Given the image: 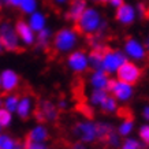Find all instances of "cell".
<instances>
[{
    "mask_svg": "<svg viewBox=\"0 0 149 149\" xmlns=\"http://www.w3.org/2000/svg\"><path fill=\"white\" fill-rule=\"evenodd\" d=\"M75 25L78 32L89 37L101 34L107 29V21L104 19L101 11L95 6H88Z\"/></svg>",
    "mask_w": 149,
    "mask_h": 149,
    "instance_id": "obj_1",
    "label": "cell"
},
{
    "mask_svg": "<svg viewBox=\"0 0 149 149\" xmlns=\"http://www.w3.org/2000/svg\"><path fill=\"white\" fill-rule=\"evenodd\" d=\"M79 45V32L75 27H60L54 34L52 48L60 55H68Z\"/></svg>",
    "mask_w": 149,
    "mask_h": 149,
    "instance_id": "obj_2",
    "label": "cell"
},
{
    "mask_svg": "<svg viewBox=\"0 0 149 149\" xmlns=\"http://www.w3.org/2000/svg\"><path fill=\"white\" fill-rule=\"evenodd\" d=\"M71 133L72 136L75 137V140L81 141V142H84L86 145L99 141V138H97V122L92 120V119L78 120L72 126Z\"/></svg>",
    "mask_w": 149,
    "mask_h": 149,
    "instance_id": "obj_3",
    "label": "cell"
},
{
    "mask_svg": "<svg viewBox=\"0 0 149 149\" xmlns=\"http://www.w3.org/2000/svg\"><path fill=\"white\" fill-rule=\"evenodd\" d=\"M127 56L123 52V49H105L103 54V63H101V70L109 74V75H116L118 70L126 63Z\"/></svg>",
    "mask_w": 149,
    "mask_h": 149,
    "instance_id": "obj_4",
    "label": "cell"
},
{
    "mask_svg": "<svg viewBox=\"0 0 149 149\" xmlns=\"http://www.w3.org/2000/svg\"><path fill=\"white\" fill-rule=\"evenodd\" d=\"M123 52L126 54L127 59L136 63H141L148 58V48L144 41H141L137 37H127L123 42Z\"/></svg>",
    "mask_w": 149,
    "mask_h": 149,
    "instance_id": "obj_5",
    "label": "cell"
},
{
    "mask_svg": "<svg viewBox=\"0 0 149 149\" xmlns=\"http://www.w3.org/2000/svg\"><path fill=\"white\" fill-rule=\"evenodd\" d=\"M107 91L109 92V95L113 96L119 101V104L130 103L131 100L134 99V95H136L134 85L127 84L125 81H120L118 78H111Z\"/></svg>",
    "mask_w": 149,
    "mask_h": 149,
    "instance_id": "obj_6",
    "label": "cell"
},
{
    "mask_svg": "<svg viewBox=\"0 0 149 149\" xmlns=\"http://www.w3.org/2000/svg\"><path fill=\"white\" fill-rule=\"evenodd\" d=\"M0 38L4 45V49L8 52H17L22 45L18 33H17V29H15V25H13L8 21L0 23Z\"/></svg>",
    "mask_w": 149,
    "mask_h": 149,
    "instance_id": "obj_7",
    "label": "cell"
},
{
    "mask_svg": "<svg viewBox=\"0 0 149 149\" xmlns=\"http://www.w3.org/2000/svg\"><path fill=\"white\" fill-rule=\"evenodd\" d=\"M66 66L74 74H85L91 66H89V55L84 49H74L67 55L66 58Z\"/></svg>",
    "mask_w": 149,
    "mask_h": 149,
    "instance_id": "obj_8",
    "label": "cell"
},
{
    "mask_svg": "<svg viewBox=\"0 0 149 149\" xmlns=\"http://www.w3.org/2000/svg\"><path fill=\"white\" fill-rule=\"evenodd\" d=\"M141 77H142V68L140 67L138 63L131 62V60H127L126 63L123 64L116 72L118 79L125 81V82H127V84H131V85L138 84Z\"/></svg>",
    "mask_w": 149,
    "mask_h": 149,
    "instance_id": "obj_9",
    "label": "cell"
},
{
    "mask_svg": "<svg viewBox=\"0 0 149 149\" xmlns=\"http://www.w3.org/2000/svg\"><path fill=\"white\" fill-rule=\"evenodd\" d=\"M137 18H138L137 7L131 3L125 1L119 8L115 10V19L122 26H131L133 23H136Z\"/></svg>",
    "mask_w": 149,
    "mask_h": 149,
    "instance_id": "obj_10",
    "label": "cell"
},
{
    "mask_svg": "<svg viewBox=\"0 0 149 149\" xmlns=\"http://www.w3.org/2000/svg\"><path fill=\"white\" fill-rule=\"evenodd\" d=\"M34 116L38 122L47 120V122H55L59 118L58 105L51 100H42L37 111H34Z\"/></svg>",
    "mask_w": 149,
    "mask_h": 149,
    "instance_id": "obj_11",
    "label": "cell"
},
{
    "mask_svg": "<svg viewBox=\"0 0 149 149\" xmlns=\"http://www.w3.org/2000/svg\"><path fill=\"white\" fill-rule=\"evenodd\" d=\"M0 78H1L0 89L6 93H14V91H17L19 84H21L19 74L13 68H4L0 72Z\"/></svg>",
    "mask_w": 149,
    "mask_h": 149,
    "instance_id": "obj_12",
    "label": "cell"
},
{
    "mask_svg": "<svg viewBox=\"0 0 149 149\" xmlns=\"http://www.w3.org/2000/svg\"><path fill=\"white\" fill-rule=\"evenodd\" d=\"M15 29H17V33H18L19 40L22 42V45H25V47L36 45L37 33L30 27V25L27 23V21H25V19H18L17 23H15Z\"/></svg>",
    "mask_w": 149,
    "mask_h": 149,
    "instance_id": "obj_13",
    "label": "cell"
},
{
    "mask_svg": "<svg viewBox=\"0 0 149 149\" xmlns=\"http://www.w3.org/2000/svg\"><path fill=\"white\" fill-rule=\"evenodd\" d=\"M109 81H111V75L107 74L101 68L92 70V72L89 74V78H88L89 86H91L92 89H104V91H107L109 85Z\"/></svg>",
    "mask_w": 149,
    "mask_h": 149,
    "instance_id": "obj_14",
    "label": "cell"
},
{
    "mask_svg": "<svg viewBox=\"0 0 149 149\" xmlns=\"http://www.w3.org/2000/svg\"><path fill=\"white\" fill-rule=\"evenodd\" d=\"M34 107H36V101L30 95H23L19 97V104L17 108V115L21 119H29L34 113Z\"/></svg>",
    "mask_w": 149,
    "mask_h": 149,
    "instance_id": "obj_15",
    "label": "cell"
},
{
    "mask_svg": "<svg viewBox=\"0 0 149 149\" xmlns=\"http://www.w3.org/2000/svg\"><path fill=\"white\" fill-rule=\"evenodd\" d=\"M88 8V1L86 0H71L68 3V8L66 13V18L70 22L77 23V21L79 19L84 11Z\"/></svg>",
    "mask_w": 149,
    "mask_h": 149,
    "instance_id": "obj_16",
    "label": "cell"
},
{
    "mask_svg": "<svg viewBox=\"0 0 149 149\" xmlns=\"http://www.w3.org/2000/svg\"><path fill=\"white\" fill-rule=\"evenodd\" d=\"M49 138V130L44 123H37L36 126H33L30 131L27 133V140L34 141V142H47Z\"/></svg>",
    "mask_w": 149,
    "mask_h": 149,
    "instance_id": "obj_17",
    "label": "cell"
},
{
    "mask_svg": "<svg viewBox=\"0 0 149 149\" xmlns=\"http://www.w3.org/2000/svg\"><path fill=\"white\" fill-rule=\"evenodd\" d=\"M26 21L36 33H38L40 30H42V29H45L48 26V18H47L45 14L42 13V11H40V10H37L36 13L27 15Z\"/></svg>",
    "mask_w": 149,
    "mask_h": 149,
    "instance_id": "obj_18",
    "label": "cell"
},
{
    "mask_svg": "<svg viewBox=\"0 0 149 149\" xmlns=\"http://www.w3.org/2000/svg\"><path fill=\"white\" fill-rule=\"evenodd\" d=\"M115 130H116V133L122 137V138L133 136V133L136 130V120L131 116L123 118L122 120L119 122V125L115 127Z\"/></svg>",
    "mask_w": 149,
    "mask_h": 149,
    "instance_id": "obj_19",
    "label": "cell"
},
{
    "mask_svg": "<svg viewBox=\"0 0 149 149\" xmlns=\"http://www.w3.org/2000/svg\"><path fill=\"white\" fill-rule=\"evenodd\" d=\"M0 149H25V142L15 140L7 133H0Z\"/></svg>",
    "mask_w": 149,
    "mask_h": 149,
    "instance_id": "obj_20",
    "label": "cell"
},
{
    "mask_svg": "<svg viewBox=\"0 0 149 149\" xmlns=\"http://www.w3.org/2000/svg\"><path fill=\"white\" fill-rule=\"evenodd\" d=\"M52 38H54V32L51 27L47 26L45 29H42L40 32L37 33L36 37V45L40 48V49H45L48 48L51 42H52Z\"/></svg>",
    "mask_w": 149,
    "mask_h": 149,
    "instance_id": "obj_21",
    "label": "cell"
},
{
    "mask_svg": "<svg viewBox=\"0 0 149 149\" xmlns=\"http://www.w3.org/2000/svg\"><path fill=\"white\" fill-rule=\"evenodd\" d=\"M109 96L108 91H104V89H92V92L89 93V97H88V101L92 107H96V108H100V105L104 103V100Z\"/></svg>",
    "mask_w": 149,
    "mask_h": 149,
    "instance_id": "obj_22",
    "label": "cell"
},
{
    "mask_svg": "<svg viewBox=\"0 0 149 149\" xmlns=\"http://www.w3.org/2000/svg\"><path fill=\"white\" fill-rule=\"evenodd\" d=\"M100 109L107 115H113L119 111V101H118L113 96L109 95L107 99L104 100V103L100 105Z\"/></svg>",
    "mask_w": 149,
    "mask_h": 149,
    "instance_id": "obj_23",
    "label": "cell"
},
{
    "mask_svg": "<svg viewBox=\"0 0 149 149\" xmlns=\"http://www.w3.org/2000/svg\"><path fill=\"white\" fill-rule=\"evenodd\" d=\"M115 130V127L111 122H107V120H101V122H97V138L99 141H105V138L108 137V134L111 131Z\"/></svg>",
    "mask_w": 149,
    "mask_h": 149,
    "instance_id": "obj_24",
    "label": "cell"
},
{
    "mask_svg": "<svg viewBox=\"0 0 149 149\" xmlns=\"http://www.w3.org/2000/svg\"><path fill=\"white\" fill-rule=\"evenodd\" d=\"M38 6H40L38 0H21L18 10L25 15H30L38 10Z\"/></svg>",
    "mask_w": 149,
    "mask_h": 149,
    "instance_id": "obj_25",
    "label": "cell"
},
{
    "mask_svg": "<svg viewBox=\"0 0 149 149\" xmlns=\"http://www.w3.org/2000/svg\"><path fill=\"white\" fill-rule=\"evenodd\" d=\"M18 104H19V96L15 95V93H7V96L3 97V107L6 109H8L10 112L13 113L17 112Z\"/></svg>",
    "mask_w": 149,
    "mask_h": 149,
    "instance_id": "obj_26",
    "label": "cell"
},
{
    "mask_svg": "<svg viewBox=\"0 0 149 149\" xmlns=\"http://www.w3.org/2000/svg\"><path fill=\"white\" fill-rule=\"evenodd\" d=\"M145 145L141 142L140 138L137 137H126L122 140V144H120V148L119 149H144Z\"/></svg>",
    "mask_w": 149,
    "mask_h": 149,
    "instance_id": "obj_27",
    "label": "cell"
},
{
    "mask_svg": "<svg viewBox=\"0 0 149 149\" xmlns=\"http://www.w3.org/2000/svg\"><path fill=\"white\" fill-rule=\"evenodd\" d=\"M103 51H95L92 49L89 52V66L92 70H99L101 68V63H103Z\"/></svg>",
    "mask_w": 149,
    "mask_h": 149,
    "instance_id": "obj_28",
    "label": "cell"
},
{
    "mask_svg": "<svg viewBox=\"0 0 149 149\" xmlns=\"http://www.w3.org/2000/svg\"><path fill=\"white\" fill-rule=\"evenodd\" d=\"M122 137L119 136L116 133V130H113V131H111L108 134V137L105 138V144H107V146L108 148H111V149H118V148H120V144H122Z\"/></svg>",
    "mask_w": 149,
    "mask_h": 149,
    "instance_id": "obj_29",
    "label": "cell"
},
{
    "mask_svg": "<svg viewBox=\"0 0 149 149\" xmlns=\"http://www.w3.org/2000/svg\"><path fill=\"white\" fill-rule=\"evenodd\" d=\"M14 122V113L10 112L8 109H6L4 107L0 108V126L3 129H7L13 125Z\"/></svg>",
    "mask_w": 149,
    "mask_h": 149,
    "instance_id": "obj_30",
    "label": "cell"
},
{
    "mask_svg": "<svg viewBox=\"0 0 149 149\" xmlns=\"http://www.w3.org/2000/svg\"><path fill=\"white\" fill-rule=\"evenodd\" d=\"M138 138L145 146H149V122L142 123L138 127Z\"/></svg>",
    "mask_w": 149,
    "mask_h": 149,
    "instance_id": "obj_31",
    "label": "cell"
},
{
    "mask_svg": "<svg viewBox=\"0 0 149 149\" xmlns=\"http://www.w3.org/2000/svg\"><path fill=\"white\" fill-rule=\"evenodd\" d=\"M89 44H91V48L95 51H105V44L101 40V36L100 34H96V36H91V40H89Z\"/></svg>",
    "mask_w": 149,
    "mask_h": 149,
    "instance_id": "obj_32",
    "label": "cell"
},
{
    "mask_svg": "<svg viewBox=\"0 0 149 149\" xmlns=\"http://www.w3.org/2000/svg\"><path fill=\"white\" fill-rule=\"evenodd\" d=\"M25 149H49L47 142H34V141H25Z\"/></svg>",
    "mask_w": 149,
    "mask_h": 149,
    "instance_id": "obj_33",
    "label": "cell"
},
{
    "mask_svg": "<svg viewBox=\"0 0 149 149\" xmlns=\"http://www.w3.org/2000/svg\"><path fill=\"white\" fill-rule=\"evenodd\" d=\"M141 118L145 122H149V104H145L142 109H141Z\"/></svg>",
    "mask_w": 149,
    "mask_h": 149,
    "instance_id": "obj_34",
    "label": "cell"
},
{
    "mask_svg": "<svg viewBox=\"0 0 149 149\" xmlns=\"http://www.w3.org/2000/svg\"><path fill=\"white\" fill-rule=\"evenodd\" d=\"M123 3H125V0H109V1H108V6L111 7V8L116 10V8H119V7H120Z\"/></svg>",
    "mask_w": 149,
    "mask_h": 149,
    "instance_id": "obj_35",
    "label": "cell"
},
{
    "mask_svg": "<svg viewBox=\"0 0 149 149\" xmlns=\"http://www.w3.org/2000/svg\"><path fill=\"white\" fill-rule=\"evenodd\" d=\"M56 105H58V108H59V109L64 111V109H67V108H68L70 103H68V101H67L66 99H60V100L58 101V104H56Z\"/></svg>",
    "mask_w": 149,
    "mask_h": 149,
    "instance_id": "obj_36",
    "label": "cell"
},
{
    "mask_svg": "<svg viewBox=\"0 0 149 149\" xmlns=\"http://www.w3.org/2000/svg\"><path fill=\"white\" fill-rule=\"evenodd\" d=\"M21 0H4V4L8 7H14V8H18Z\"/></svg>",
    "mask_w": 149,
    "mask_h": 149,
    "instance_id": "obj_37",
    "label": "cell"
},
{
    "mask_svg": "<svg viewBox=\"0 0 149 149\" xmlns=\"http://www.w3.org/2000/svg\"><path fill=\"white\" fill-rule=\"evenodd\" d=\"M136 7H137V13H138V17H142L144 14L148 13V10H146V7H145V6L142 4V3H140V4H137Z\"/></svg>",
    "mask_w": 149,
    "mask_h": 149,
    "instance_id": "obj_38",
    "label": "cell"
},
{
    "mask_svg": "<svg viewBox=\"0 0 149 149\" xmlns=\"http://www.w3.org/2000/svg\"><path fill=\"white\" fill-rule=\"evenodd\" d=\"M71 149H89V148H88V145L81 142V141H75V142L71 145Z\"/></svg>",
    "mask_w": 149,
    "mask_h": 149,
    "instance_id": "obj_39",
    "label": "cell"
},
{
    "mask_svg": "<svg viewBox=\"0 0 149 149\" xmlns=\"http://www.w3.org/2000/svg\"><path fill=\"white\" fill-rule=\"evenodd\" d=\"M71 0H52V3H54L55 6H59V7H62V6H66L68 4Z\"/></svg>",
    "mask_w": 149,
    "mask_h": 149,
    "instance_id": "obj_40",
    "label": "cell"
},
{
    "mask_svg": "<svg viewBox=\"0 0 149 149\" xmlns=\"http://www.w3.org/2000/svg\"><path fill=\"white\" fill-rule=\"evenodd\" d=\"M93 3H99V4H108L109 0H92Z\"/></svg>",
    "mask_w": 149,
    "mask_h": 149,
    "instance_id": "obj_41",
    "label": "cell"
},
{
    "mask_svg": "<svg viewBox=\"0 0 149 149\" xmlns=\"http://www.w3.org/2000/svg\"><path fill=\"white\" fill-rule=\"evenodd\" d=\"M4 45H3V42H1V38H0V54H1V52H4Z\"/></svg>",
    "mask_w": 149,
    "mask_h": 149,
    "instance_id": "obj_42",
    "label": "cell"
},
{
    "mask_svg": "<svg viewBox=\"0 0 149 149\" xmlns=\"http://www.w3.org/2000/svg\"><path fill=\"white\" fill-rule=\"evenodd\" d=\"M145 45H146V48H148V51H149V36L146 37V40H145Z\"/></svg>",
    "mask_w": 149,
    "mask_h": 149,
    "instance_id": "obj_43",
    "label": "cell"
},
{
    "mask_svg": "<svg viewBox=\"0 0 149 149\" xmlns=\"http://www.w3.org/2000/svg\"><path fill=\"white\" fill-rule=\"evenodd\" d=\"M1 107H3V99L0 97V108H1Z\"/></svg>",
    "mask_w": 149,
    "mask_h": 149,
    "instance_id": "obj_44",
    "label": "cell"
},
{
    "mask_svg": "<svg viewBox=\"0 0 149 149\" xmlns=\"http://www.w3.org/2000/svg\"><path fill=\"white\" fill-rule=\"evenodd\" d=\"M1 4H4V0H0V6Z\"/></svg>",
    "mask_w": 149,
    "mask_h": 149,
    "instance_id": "obj_45",
    "label": "cell"
},
{
    "mask_svg": "<svg viewBox=\"0 0 149 149\" xmlns=\"http://www.w3.org/2000/svg\"><path fill=\"white\" fill-rule=\"evenodd\" d=\"M0 133H3V127L0 126Z\"/></svg>",
    "mask_w": 149,
    "mask_h": 149,
    "instance_id": "obj_46",
    "label": "cell"
},
{
    "mask_svg": "<svg viewBox=\"0 0 149 149\" xmlns=\"http://www.w3.org/2000/svg\"><path fill=\"white\" fill-rule=\"evenodd\" d=\"M0 86H1V78H0Z\"/></svg>",
    "mask_w": 149,
    "mask_h": 149,
    "instance_id": "obj_47",
    "label": "cell"
},
{
    "mask_svg": "<svg viewBox=\"0 0 149 149\" xmlns=\"http://www.w3.org/2000/svg\"><path fill=\"white\" fill-rule=\"evenodd\" d=\"M146 14H148V18H149V10H148V13H146Z\"/></svg>",
    "mask_w": 149,
    "mask_h": 149,
    "instance_id": "obj_48",
    "label": "cell"
},
{
    "mask_svg": "<svg viewBox=\"0 0 149 149\" xmlns=\"http://www.w3.org/2000/svg\"><path fill=\"white\" fill-rule=\"evenodd\" d=\"M148 149H149V146H148Z\"/></svg>",
    "mask_w": 149,
    "mask_h": 149,
    "instance_id": "obj_49",
    "label": "cell"
}]
</instances>
